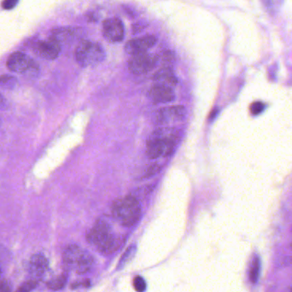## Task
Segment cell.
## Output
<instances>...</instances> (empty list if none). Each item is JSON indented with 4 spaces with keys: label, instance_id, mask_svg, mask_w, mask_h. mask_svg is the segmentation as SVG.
<instances>
[{
    "label": "cell",
    "instance_id": "obj_1",
    "mask_svg": "<svg viewBox=\"0 0 292 292\" xmlns=\"http://www.w3.org/2000/svg\"><path fill=\"white\" fill-rule=\"evenodd\" d=\"M88 241L99 250L100 252L112 254L121 248L123 238L112 230L106 220H97L88 234Z\"/></svg>",
    "mask_w": 292,
    "mask_h": 292
},
{
    "label": "cell",
    "instance_id": "obj_2",
    "mask_svg": "<svg viewBox=\"0 0 292 292\" xmlns=\"http://www.w3.org/2000/svg\"><path fill=\"white\" fill-rule=\"evenodd\" d=\"M179 138V131L175 128L163 127L155 131L148 140V157L155 160L160 157H168L177 145Z\"/></svg>",
    "mask_w": 292,
    "mask_h": 292
},
{
    "label": "cell",
    "instance_id": "obj_3",
    "mask_svg": "<svg viewBox=\"0 0 292 292\" xmlns=\"http://www.w3.org/2000/svg\"><path fill=\"white\" fill-rule=\"evenodd\" d=\"M112 214L121 225L130 227L139 221L141 215V208L135 197L126 196L114 202L112 206Z\"/></svg>",
    "mask_w": 292,
    "mask_h": 292
},
{
    "label": "cell",
    "instance_id": "obj_4",
    "mask_svg": "<svg viewBox=\"0 0 292 292\" xmlns=\"http://www.w3.org/2000/svg\"><path fill=\"white\" fill-rule=\"evenodd\" d=\"M64 262L65 266L77 274H86L94 266V258L88 251L72 244L64 250Z\"/></svg>",
    "mask_w": 292,
    "mask_h": 292
},
{
    "label": "cell",
    "instance_id": "obj_5",
    "mask_svg": "<svg viewBox=\"0 0 292 292\" xmlns=\"http://www.w3.org/2000/svg\"><path fill=\"white\" fill-rule=\"evenodd\" d=\"M75 56L79 65L87 68L102 63L105 58V52L98 44L89 40H82L76 47Z\"/></svg>",
    "mask_w": 292,
    "mask_h": 292
},
{
    "label": "cell",
    "instance_id": "obj_6",
    "mask_svg": "<svg viewBox=\"0 0 292 292\" xmlns=\"http://www.w3.org/2000/svg\"><path fill=\"white\" fill-rule=\"evenodd\" d=\"M7 66L12 72L26 75L29 73H37L39 71V66L34 61L23 52L16 51L10 55L7 62Z\"/></svg>",
    "mask_w": 292,
    "mask_h": 292
},
{
    "label": "cell",
    "instance_id": "obj_7",
    "mask_svg": "<svg viewBox=\"0 0 292 292\" xmlns=\"http://www.w3.org/2000/svg\"><path fill=\"white\" fill-rule=\"evenodd\" d=\"M157 57L147 52L132 56L128 62L130 72L139 76L150 72L157 64Z\"/></svg>",
    "mask_w": 292,
    "mask_h": 292
},
{
    "label": "cell",
    "instance_id": "obj_8",
    "mask_svg": "<svg viewBox=\"0 0 292 292\" xmlns=\"http://www.w3.org/2000/svg\"><path fill=\"white\" fill-rule=\"evenodd\" d=\"M102 35L109 43L121 42L124 39V25L119 18H108L102 23Z\"/></svg>",
    "mask_w": 292,
    "mask_h": 292
},
{
    "label": "cell",
    "instance_id": "obj_9",
    "mask_svg": "<svg viewBox=\"0 0 292 292\" xmlns=\"http://www.w3.org/2000/svg\"><path fill=\"white\" fill-rule=\"evenodd\" d=\"M157 39L153 35L140 37L131 39L125 45V51L131 56L147 52L149 49L156 45Z\"/></svg>",
    "mask_w": 292,
    "mask_h": 292
},
{
    "label": "cell",
    "instance_id": "obj_10",
    "mask_svg": "<svg viewBox=\"0 0 292 292\" xmlns=\"http://www.w3.org/2000/svg\"><path fill=\"white\" fill-rule=\"evenodd\" d=\"M187 109L184 106H171L157 111L156 121L158 124H168L181 121L186 117Z\"/></svg>",
    "mask_w": 292,
    "mask_h": 292
},
{
    "label": "cell",
    "instance_id": "obj_11",
    "mask_svg": "<svg viewBox=\"0 0 292 292\" xmlns=\"http://www.w3.org/2000/svg\"><path fill=\"white\" fill-rule=\"evenodd\" d=\"M36 52L45 59L54 60L60 55L61 43L54 37L51 36L37 45Z\"/></svg>",
    "mask_w": 292,
    "mask_h": 292
},
{
    "label": "cell",
    "instance_id": "obj_12",
    "mask_svg": "<svg viewBox=\"0 0 292 292\" xmlns=\"http://www.w3.org/2000/svg\"><path fill=\"white\" fill-rule=\"evenodd\" d=\"M149 97L153 102L157 103H169L175 99V92L173 88L155 85L149 91Z\"/></svg>",
    "mask_w": 292,
    "mask_h": 292
},
{
    "label": "cell",
    "instance_id": "obj_13",
    "mask_svg": "<svg viewBox=\"0 0 292 292\" xmlns=\"http://www.w3.org/2000/svg\"><path fill=\"white\" fill-rule=\"evenodd\" d=\"M48 268V262L42 255H35L29 262V271L35 277H41Z\"/></svg>",
    "mask_w": 292,
    "mask_h": 292
},
{
    "label": "cell",
    "instance_id": "obj_14",
    "mask_svg": "<svg viewBox=\"0 0 292 292\" xmlns=\"http://www.w3.org/2000/svg\"><path fill=\"white\" fill-rule=\"evenodd\" d=\"M154 80L157 82V84L173 88L178 83V80L169 68H164L155 74Z\"/></svg>",
    "mask_w": 292,
    "mask_h": 292
},
{
    "label": "cell",
    "instance_id": "obj_15",
    "mask_svg": "<svg viewBox=\"0 0 292 292\" xmlns=\"http://www.w3.org/2000/svg\"><path fill=\"white\" fill-rule=\"evenodd\" d=\"M260 270H261V262L259 257L256 256L254 258L250 270V280L252 283L256 284L260 277Z\"/></svg>",
    "mask_w": 292,
    "mask_h": 292
},
{
    "label": "cell",
    "instance_id": "obj_16",
    "mask_svg": "<svg viewBox=\"0 0 292 292\" xmlns=\"http://www.w3.org/2000/svg\"><path fill=\"white\" fill-rule=\"evenodd\" d=\"M17 85V80L11 76H0V88L4 90H13Z\"/></svg>",
    "mask_w": 292,
    "mask_h": 292
},
{
    "label": "cell",
    "instance_id": "obj_17",
    "mask_svg": "<svg viewBox=\"0 0 292 292\" xmlns=\"http://www.w3.org/2000/svg\"><path fill=\"white\" fill-rule=\"evenodd\" d=\"M66 280L67 278L65 275H64V274L63 275H59V276H57V277L51 279L49 281L48 284H47V286H48L50 289L57 291V290L62 289L65 286Z\"/></svg>",
    "mask_w": 292,
    "mask_h": 292
},
{
    "label": "cell",
    "instance_id": "obj_18",
    "mask_svg": "<svg viewBox=\"0 0 292 292\" xmlns=\"http://www.w3.org/2000/svg\"><path fill=\"white\" fill-rule=\"evenodd\" d=\"M37 286V281L35 280H27L22 284L15 292H30L33 291Z\"/></svg>",
    "mask_w": 292,
    "mask_h": 292
},
{
    "label": "cell",
    "instance_id": "obj_19",
    "mask_svg": "<svg viewBox=\"0 0 292 292\" xmlns=\"http://www.w3.org/2000/svg\"><path fill=\"white\" fill-rule=\"evenodd\" d=\"M133 286L137 292H144L146 289V284L144 279L142 277H136L133 280Z\"/></svg>",
    "mask_w": 292,
    "mask_h": 292
},
{
    "label": "cell",
    "instance_id": "obj_20",
    "mask_svg": "<svg viewBox=\"0 0 292 292\" xmlns=\"http://www.w3.org/2000/svg\"><path fill=\"white\" fill-rule=\"evenodd\" d=\"M265 108V104L262 102H256L251 104L250 110L253 114H259L262 113Z\"/></svg>",
    "mask_w": 292,
    "mask_h": 292
},
{
    "label": "cell",
    "instance_id": "obj_21",
    "mask_svg": "<svg viewBox=\"0 0 292 292\" xmlns=\"http://www.w3.org/2000/svg\"><path fill=\"white\" fill-rule=\"evenodd\" d=\"M19 0H3L2 6L4 9H12L16 6Z\"/></svg>",
    "mask_w": 292,
    "mask_h": 292
},
{
    "label": "cell",
    "instance_id": "obj_22",
    "mask_svg": "<svg viewBox=\"0 0 292 292\" xmlns=\"http://www.w3.org/2000/svg\"><path fill=\"white\" fill-rule=\"evenodd\" d=\"M10 286L6 280H0V292H10Z\"/></svg>",
    "mask_w": 292,
    "mask_h": 292
},
{
    "label": "cell",
    "instance_id": "obj_23",
    "mask_svg": "<svg viewBox=\"0 0 292 292\" xmlns=\"http://www.w3.org/2000/svg\"><path fill=\"white\" fill-rule=\"evenodd\" d=\"M9 102L6 98L0 94V110H6L9 108Z\"/></svg>",
    "mask_w": 292,
    "mask_h": 292
},
{
    "label": "cell",
    "instance_id": "obj_24",
    "mask_svg": "<svg viewBox=\"0 0 292 292\" xmlns=\"http://www.w3.org/2000/svg\"><path fill=\"white\" fill-rule=\"evenodd\" d=\"M133 252H134V248L130 247L129 249L127 250L126 254L124 255L123 257L121 258V262H120V266L125 265V264L127 263V261H128V259H127V258H128V256H129L130 254L133 253Z\"/></svg>",
    "mask_w": 292,
    "mask_h": 292
},
{
    "label": "cell",
    "instance_id": "obj_25",
    "mask_svg": "<svg viewBox=\"0 0 292 292\" xmlns=\"http://www.w3.org/2000/svg\"><path fill=\"white\" fill-rule=\"evenodd\" d=\"M158 170H159V166H151V168L148 169L147 175H146V176H149V175H155V174H156V173H157V172L158 171Z\"/></svg>",
    "mask_w": 292,
    "mask_h": 292
},
{
    "label": "cell",
    "instance_id": "obj_26",
    "mask_svg": "<svg viewBox=\"0 0 292 292\" xmlns=\"http://www.w3.org/2000/svg\"><path fill=\"white\" fill-rule=\"evenodd\" d=\"M288 292H292V286H291V287H290L289 291H288Z\"/></svg>",
    "mask_w": 292,
    "mask_h": 292
},
{
    "label": "cell",
    "instance_id": "obj_27",
    "mask_svg": "<svg viewBox=\"0 0 292 292\" xmlns=\"http://www.w3.org/2000/svg\"><path fill=\"white\" fill-rule=\"evenodd\" d=\"M1 273H2V271H1V268H0V275H1Z\"/></svg>",
    "mask_w": 292,
    "mask_h": 292
},
{
    "label": "cell",
    "instance_id": "obj_28",
    "mask_svg": "<svg viewBox=\"0 0 292 292\" xmlns=\"http://www.w3.org/2000/svg\"></svg>",
    "mask_w": 292,
    "mask_h": 292
}]
</instances>
